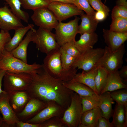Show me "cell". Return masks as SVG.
<instances>
[{
    "instance_id": "10",
    "label": "cell",
    "mask_w": 127,
    "mask_h": 127,
    "mask_svg": "<svg viewBox=\"0 0 127 127\" xmlns=\"http://www.w3.org/2000/svg\"><path fill=\"white\" fill-rule=\"evenodd\" d=\"M47 8L53 13L58 22L84 13L74 4L68 3L51 1Z\"/></svg>"
},
{
    "instance_id": "40",
    "label": "cell",
    "mask_w": 127,
    "mask_h": 127,
    "mask_svg": "<svg viewBox=\"0 0 127 127\" xmlns=\"http://www.w3.org/2000/svg\"><path fill=\"white\" fill-rule=\"evenodd\" d=\"M11 38L9 32L0 30V53L4 50L6 44Z\"/></svg>"
},
{
    "instance_id": "22",
    "label": "cell",
    "mask_w": 127,
    "mask_h": 127,
    "mask_svg": "<svg viewBox=\"0 0 127 127\" xmlns=\"http://www.w3.org/2000/svg\"><path fill=\"white\" fill-rule=\"evenodd\" d=\"M34 26L33 24H29L26 26L15 30V32L13 36L5 45L4 50L11 52L18 45L22 40L25 34L29 30L33 28Z\"/></svg>"
},
{
    "instance_id": "16",
    "label": "cell",
    "mask_w": 127,
    "mask_h": 127,
    "mask_svg": "<svg viewBox=\"0 0 127 127\" xmlns=\"http://www.w3.org/2000/svg\"><path fill=\"white\" fill-rule=\"evenodd\" d=\"M103 32L107 46L112 51L119 48L127 40V32H117L104 29Z\"/></svg>"
},
{
    "instance_id": "33",
    "label": "cell",
    "mask_w": 127,
    "mask_h": 127,
    "mask_svg": "<svg viewBox=\"0 0 127 127\" xmlns=\"http://www.w3.org/2000/svg\"><path fill=\"white\" fill-rule=\"evenodd\" d=\"M109 30L117 32H127V18L121 17L112 18Z\"/></svg>"
},
{
    "instance_id": "14",
    "label": "cell",
    "mask_w": 127,
    "mask_h": 127,
    "mask_svg": "<svg viewBox=\"0 0 127 127\" xmlns=\"http://www.w3.org/2000/svg\"><path fill=\"white\" fill-rule=\"evenodd\" d=\"M0 112L6 127L15 126L20 120L10 105L8 93L5 91L0 95Z\"/></svg>"
},
{
    "instance_id": "18",
    "label": "cell",
    "mask_w": 127,
    "mask_h": 127,
    "mask_svg": "<svg viewBox=\"0 0 127 127\" xmlns=\"http://www.w3.org/2000/svg\"><path fill=\"white\" fill-rule=\"evenodd\" d=\"M108 71L106 85L100 94L106 91L111 92L119 89H127V84L119 76V70Z\"/></svg>"
},
{
    "instance_id": "9",
    "label": "cell",
    "mask_w": 127,
    "mask_h": 127,
    "mask_svg": "<svg viewBox=\"0 0 127 127\" xmlns=\"http://www.w3.org/2000/svg\"><path fill=\"white\" fill-rule=\"evenodd\" d=\"M104 50V48H93L80 54L76 58L74 67L82 69V72L88 71L98 66Z\"/></svg>"
},
{
    "instance_id": "41",
    "label": "cell",
    "mask_w": 127,
    "mask_h": 127,
    "mask_svg": "<svg viewBox=\"0 0 127 127\" xmlns=\"http://www.w3.org/2000/svg\"><path fill=\"white\" fill-rule=\"evenodd\" d=\"M111 122L102 116L99 118L96 127H114Z\"/></svg>"
},
{
    "instance_id": "21",
    "label": "cell",
    "mask_w": 127,
    "mask_h": 127,
    "mask_svg": "<svg viewBox=\"0 0 127 127\" xmlns=\"http://www.w3.org/2000/svg\"><path fill=\"white\" fill-rule=\"evenodd\" d=\"M35 29L29 30L27 33L25 37L18 45L10 53L15 57L27 63V50L28 45L31 42L32 34Z\"/></svg>"
},
{
    "instance_id": "5",
    "label": "cell",
    "mask_w": 127,
    "mask_h": 127,
    "mask_svg": "<svg viewBox=\"0 0 127 127\" xmlns=\"http://www.w3.org/2000/svg\"><path fill=\"white\" fill-rule=\"evenodd\" d=\"M31 42L36 44L38 50L46 55L60 47L56 41L55 34L40 28L37 30L35 29L32 35Z\"/></svg>"
},
{
    "instance_id": "37",
    "label": "cell",
    "mask_w": 127,
    "mask_h": 127,
    "mask_svg": "<svg viewBox=\"0 0 127 127\" xmlns=\"http://www.w3.org/2000/svg\"><path fill=\"white\" fill-rule=\"evenodd\" d=\"M61 118L57 116L53 117L42 123V127H67Z\"/></svg>"
},
{
    "instance_id": "7",
    "label": "cell",
    "mask_w": 127,
    "mask_h": 127,
    "mask_svg": "<svg viewBox=\"0 0 127 127\" xmlns=\"http://www.w3.org/2000/svg\"><path fill=\"white\" fill-rule=\"evenodd\" d=\"M83 113L80 96L74 92L71 96L70 104L61 118L67 127H78L81 122Z\"/></svg>"
},
{
    "instance_id": "23",
    "label": "cell",
    "mask_w": 127,
    "mask_h": 127,
    "mask_svg": "<svg viewBox=\"0 0 127 127\" xmlns=\"http://www.w3.org/2000/svg\"><path fill=\"white\" fill-rule=\"evenodd\" d=\"M98 67V66H96L86 72L77 73L72 79L89 87L98 94L95 85V78Z\"/></svg>"
},
{
    "instance_id": "46",
    "label": "cell",
    "mask_w": 127,
    "mask_h": 127,
    "mask_svg": "<svg viewBox=\"0 0 127 127\" xmlns=\"http://www.w3.org/2000/svg\"><path fill=\"white\" fill-rule=\"evenodd\" d=\"M51 1L60 2L73 4V0H50Z\"/></svg>"
},
{
    "instance_id": "39",
    "label": "cell",
    "mask_w": 127,
    "mask_h": 127,
    "mask_svg": "<svg viewBox=\"0 0 127 127\" xmlns=\"http://www.w3.org/2000/svg\"><path fill=\"white\" fill-rule=\"evenodd\" d=\"M90 5L93 9L96 11H102L108 14L110 10L109 8L105 5L100 0H88Z\"/></svg>"
},
{
    "instance_id": "27",
    "label": "cell",
    "mask_w": 127,
    "mask_h": 127,
    "mask_svg": "<svg viewBox=\"0 0 127 127\" xmlns=\"http://www.w3.org/2000/svg\"><path fill=\"white\" fill-rule=\"evenodd\" d=\"M112 123L115 127H126L125 111L124 106L116 104L113 110Z\"/></svg>"
},
{
    "instance_id": "17",
    "label": "cell",
    "mask_w": 127,
    "mask_h": 127,
    "mask_svg": "<svg viewBox=\"0 0 127 127\" xmlns=\"http://www.w3.org/2000/svg\"><path fill=\"white\" fill-rule=\"evenodd\" d=\"M7 93L10 105L16 113L22 111L31 98L26 91H14Z\"/></svg>"
},
{
    "instance_id": "24",
    "label": "cell",
    "mask_w": 127,
    "mask_h": 127,
    "mask_svg": "<svg viewBox=\"0 0 127 127\" xmlns=\"http://www.w3.org/2000/svg\"><path fill=\"white\" fill-rule=\"evenodd\" d=\"M94 15L84 13L80 16L81 22L78 26L79 34L81 35L95 32L99 22L95 19Z\"/></svg>"
},
{
    "instance_id": "15",
    "label": "cell",
    "mask_w": 127,
    "mask_h": 127,
    "mask_svg": "<svg viewBox=\"0 0 127 127\" xmlns=\"http://www.w3.org/2000/svg\"><path fill=\"white\" fill-rule=\"evenodd\" d=\"M47 104L48 102L31 98L22 111L16 113V115L20 120H27L28 119V120L45 107Z\"/></svg>"
},
{
    "instance_id": "25",
    "label": "cell",
    "mask_w": 127,
    "mask_h": 127,
    "mask_svg": "<svg viewBox=\"0 0 127 127\" xmlns=\"http://www.w3.org/2000/svg\"><path fill=\"white\" fill-rule=\"evenodd\" d=\"M100 101L99 107L101 110L102 116L109 120L112 117L113 110L112 104L114 103L109 91H106L99 95Z\"/></svg>"
},
{
    "instance_id": "8",
    "label": "cell",
    "mask_w": 127,
    "mask_h": 127,
    "mask_svg": "<svg viewBox=\"0 0 127 127\" xmlns=\"http://www.w3.org/2000/svg\"><path fill=\"white\" fill-rule=\"evenodd\" d=\"M80 18L76 17L66 23L59 22L55 29L56 41L60 47L70 42H75L76 35L79 33L78 22Z\"/></svg>"
},
{
    "instance_id": "11",
    "label": "cell",
    "mask_w": 127,
    "mask_h": 127,
    "mask_svg": "<svg viewBox=\"0 0 127 127\" xmlns=\"http://www.w3.org/2000/svg\"><path fill=\"white\" fill-rule=\"evenodd\" d=\"M33 11L31 18L36 26L51 31L55 28L59 22L53 13L47 7L38 8Z\"/></svg>"
},
{
    "instance_id": "12",
    "label": "cell",
    "mask_w": 127,
    "mask_h": 127,
    "mask_svg": "<svg viewBox=\"0 0 127 127\" xmlns=\"http://www.w3.org/2000/svg\"><path fill=\"white\" fill-rule=\"evenodd\" d=\"M66 109L54 101L48 102L47 106L26 122L32 124L42 123L54 116L62 117Z\"/></svg>"
},
{
    "instance_id": "44",
    "label": "cell",
    "mask_w": 127,
    "mask_h": 127,
    "mask_svg": "<svg viewBox=\"0 0 127 127\" xmlns=\"http://www.w3.org/2000/svg\"><path fill=\"white\" fill-rule=\"evenodd\" d=\"M120 69V70L119 71V75L124 82L126 83L127 81V66H123Z\"/></svg>"
},
{
    "instance_id": "30",
    "label": "cell",
    "mask_w": 127,
    "mask_h": 127,
    "mask_svg": "<svg viewBox=\"0 0 127 127\" xmlns=\"http://www.w3.org/2000/svg\"><path fill=\"white\" fill-rule=\"evenodd\" d=\"M108 73L106 68L98 66L95 78V83L97 94L99 95L104 87L107 81Z\"/></svg>"
},
{
    "instance_id": "47",
    "label": "cell",
    "mask_w": 127,
    "mask_h": 127,
    "mask_svg": "<svg viewBox=\"0 0 127 127\" xmlns=\"http://www.w3.org/2000/svg\"><path fill=\"white\" fill-rule=\"evenodd\" d=\"M117 5H123L127 6V2L126 0H117Z\"/></svg>"
},
{
    "instance_id": "32",
    "label": "cell",
    "mask_w": 127,
    "mask_h": 127,
    "mask_svg": "<svg viewBox=\"0 0 127 127\" xmlns=\"http://www.w3.org/2000/svg\"><path fill=\"white\" fill-rule=\"evenodd\" d=\"M21 6L24 9L33 11L38 8L48 7L50 0H20Z\"/></svg>"
},
{
    "instance_id": "6",
    "label": "cell",
    "mask_w": 127,
    "mask_h": 127,
    "mask_svg": "<svg viewBox=\"0 0 127 127\" xmlns=\"http://www.w3.org/2000/svg\"><path fill=\"white\" fill-rule=\"evenodd\" d=\"M104 49L103 54L98 66L103 67L108 71L118 70L123 63V58L126 52L124 44L115 50H111L107 46Z\"/></svg>"
},
{
    "instance_id": "4",
    "label": "cell",
    "mask_w": 127,
    "mask_h": 127,
    "mask_svg": "<svg viewBox=\"0 0 127 127\" xmlns=\"http://www.w3.org/2000/svg\"><path fill=\"white\" fill-rule=\"evenodd\" d=\"M32 76L25 72L6 71L3 79L4 90L27 91L31 83Z\"/></svg>"
},
{
    "instance_id": "45",
    "label": "cell",
    "mask_w": 127,
    "mask_h": 127,
    "mask_svg": "<svg viewBox=\"0 0 127 127\" xmlns=\"http://www.w3.org/2000/svg\"><path fill=\"white\" fill-rule=\"evenodd\" d=\"M6 71L0 69V95L3 92H5L2 89V83L3 79Z\"/></svg>"
},
{
    "instance_id": "43",
    "label": "cell",
    "mask_w": 127,
    "mask_h": 127,
    "mask_svg": "<svg viewBox=\"0 0 127 127\" xmlns=\"http://www.w3.org/2000/svg\"><path fill=\"white\" fill-rule=\"evenodd\" d=\"M16 125L18 127H42L41 123L32 124L20 120L16 123Z\"/></svg>"
},
{
    "instance_id": "48",
    "label": "cell",
    "mask_w": 127,
    "mask_h": 127,
    "mask_svg": "<svg viewBox=\"0 0 127 127\" xmlns=\"http://www.w3.org/2000/svg\"><path fill=\"white\" fill-rule=\"evenodd\" d=\"M0 127H6L2 117L0 115Z\"/></svg>"
},
{
    "instance_id": "1",
    "label": "cell",
    "mask_w": 127,
    "mask_h": 127,
    "mask_svg": "<svg viewBox=\"0 0 127 127\" xmlns=\"http://www.w3.org/2000/svg\"><path fill=\"white\" fill-rule=\"evenodd\" d=\"M32 76V82L26 91L31 98L45 102L54 101L66 109L68 107L74 92L64 86V81L51 75L43 64Z\"/></svg>"
},
{
    "instance_id": "36",
    "label": "cell",
    "mask_w": 127,
    "mask_h": 127,
    "mask_svg": "<svg viewBox=\"0 0 127 127\" xmlns=\"http://www.w3.org/2000/svg\"><path fill=\"white\" fill-rule=\"evenodd\" d=\"M73 4L87 14L94 15L95 13V12L90 6L88 0H73Z\"/></svg>"
},
{
    "instance_id": "31",
    "label": "cell",
    "mask_w": 127,
    "mask_h": 127,
    "mask_svg": "<svg viewBox=\"0 0 127 127\" xmlns=\"http://www.w3.org/2000/svg\"><path fill=\"white\" fill-rule=\"evenodd\" d=\"M80 97L83 112L99 107L100 101L99 95L95 94Z\"/></svg>"
},
{
    "instance_id": "42",
    "label": "cell",
    "mask_w": 127,
    "mask_h": 127,
    "mask_svg": "<svg viewBox=\"0 0 127 127\" xmlns=\"http://www.w3.org/2000/svg\"><path fill=\"white\" fill-rule=\"evenodd\" d=\"M108 14L103 11H98L95 12L94 16L96 20L99 22L105 19Z\"/></svg>"
},
{
    "instance_id": "3",
    "label": "cell",
    "mask_w": 127,
    "mask_h": 127,
    "mask_svg": "<svg viewBox=\"0 0 127 127\" xmlns=\"http://www.w3.org/2000/svg\"><path fill=\"white\" fill-rule=\"evenodd\" d=\"M60 48L47 55L43 60L44 66L48 73L54 78L64 82L72 80L74 76L65 71L62 67Z\"/></svg>"
},
{
    "instance_id": "19",
    "label": "cell",
    "mask_w": 127,
    "mask_h": 127,
    "mask_svg": "<svg viewBox=\"0 0 127 127\" xmlns=\"http://www.w3.org/2000/svg\"><path fill=\"white\" fill-rule=\"evenodd\" d=\"M98 40V35L95 32L84 33L81 35L78 40L75 41L74 45L81 54L93 48V46Z\"/></svg>"
},
{
    "instance_id": "13",
    "label": "cell",
    "mask_w": 127,
    "mask_h": 127,
    "mask_svg": "<svg viewBox=\"0 0 127 127\" xmlns=\"http://www.w3.org/2000/svg\"><path fill=\"white\" fill-rule=\"evenodd\" d=\"M20 19L11 11L7 5L0 8V29L6 32L24 26Z\"/></svg>"
},
{
    "instance_id": "2",
    "label": "cell",
    "mask_w": 127,
    "mask_h": 127,
    "mask_svg": "<svg viewBox=\"0 0 127 127\" xmlns=\"http://www.w3.org/2000/svg\"><path fill=\"white\" fill-rule=\"evenodd\" d=\"M42 66L36 62L28 64L5 50L0 53V69L5 71L25 72L33 75L38 72Z\"/></svg>"
},
{
    "instance_id": "38",
    "label": "cell",
    "mask_w": 127,
    "mask_h": 127,
    "mask_svg": "<svg viewBox=\"0 0 127 127\" xmlns=\"http://www.w3.org/2000/svg\"><path fill=\"white\" fill-rule=\"evenodd\" d=\"M111 17L112 18L117 17L127 18V6L117 4L112 10Z\"/></svg>"
},
{
    "instance_id": "26",
    "label": "cell",
    "mask_w": 127,
    "mask_h": 127,
    "mask_svg": "<svg viewBox=\"0 0 127 127\" xmlns=\"http://www.w3.org/2000/svg\"><path fill=\"white\" fill-rule=\"evenodd\" d=\"M64 85L65 87L76 92L80 96L91 95L96 94L89 87L73 79L68 81L64 82Z\"/></svg>"
},
{
    "instance_id": "35",
    "label": "cell",
    "mask_w": 127,
    "mask_h": 127,
    "mask_svg": "<svg viewBox=\"0 0 127 127\" xmlns=\"http://www.w3.org/2000/svg\"><path fill=\"white\" fill-rule=\"evenodd\" d=\"M75 42H71L66 43L61 45L60 49L64 53L76 58L81 54L75 46Z\"/></svg>"
},
{
    "instance_id": "20",
    "label": "cell",
    "mask_w": 127,
    "mask_h": 127,
    "mask_svg": "<svg viewBox=\"0 0 127 127\" xmlns=\"http://www.w3.org/2000/svg\"><path fill=\"white\" fill-rule=\"evenodd\" d=\"M102 116L99 107L83 112L78 127H96L98 120Z\"/></svg>"
},
{
    "instance_id": "28",
    "label": "cell",
    "mask_w": 127,
    "mask_h": 127,
    "mask_svg": "<svg viewBox=\"0 0 127 127\" xmlns=\"http://www.w3.org/2000/svg\"><path fill=\"white\" fill-rule=\"evenodd\" d=\"M10 8L12 12L18 18L28 23L29 18L28 14L21 8V4L20 0H3Z\"/></svg>"
},
{
    "instance_id": "29",
    "label": "cell",
    "mask_w": 127,
    "mask_h": 127,
    "mask_svg": "<svg viewBox=\"0 0 127 127\" xmlns=\"http://www.w3.org/2000/svg\"><path fill=\"white\" fill-rule=\"evenodd\" d=\"M60 49L61 60L63 69L65 71L75 76L77 71L76 68L74 67L76 58L64 53L60 48Z\"/></svg>"
},
{
    "instance_id": "34",
    "label": "cell",
    "mask_w": 127,
    "mask_h": 127,
    "mask_svg": "<svg viewBox=\"0 0 127 127\" xmlns=\"http://www.w3.org/2000/svg\"><path fill=\"white\" fill-rule=\"evenodd\" d=\"M113 100L117 104L127 106V89H123L110 92Z\"/></svg>"
}]
</instances>
